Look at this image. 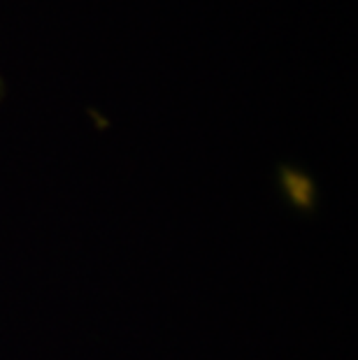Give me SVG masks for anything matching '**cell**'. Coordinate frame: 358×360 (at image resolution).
I'll return each mask as SVG.
<instances>
[{"label":"cell","mask_w":358,"mask_h":360,"mask_svg":"<svg viewBox=\"0 0 358 360\" xmlns=\"http://www.w3.org/2000/svg\"><path fill=\"white\" fill-rule=\"evenodd\" d=\"M0 96H3V79H0Z\"/></svg>","instance_id":"obj_1"}]
</instances>
